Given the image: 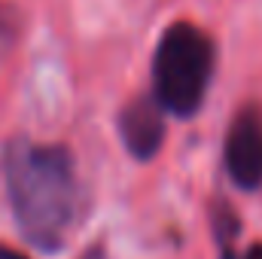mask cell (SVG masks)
Listing matches in <instances>:
<instances>
[{
	"label": "cell",
	"mask_w": 262,
	"mask_h": 259,
	"mask_svg": "<svg viewBox=\"0 0 262 259\" xmlns=\"http://www.w3.org/2000/svg\"><path fill=\"white\" fill-rule=\"evenodd\" d=\"M6 186L25 238L43 250L64 247L79 217V183L64 146L12 140L6 146Z\"/></svg>",
	"instance_id": "obj_1"
},
{
	"label": "cell",
	"mask_w": 262,
	"mask_h": 259,
	"mask_svg": "<svg viewBox=\"0 0 262 259\" xmlns=\"http://www.w3.org/2000/svg\"><path fill=\"white\" fill-rule=\"evenodd\" d=\"M213 61V40L201 28L189 21L171 25L152 55L156 101L177 116H192L207 98Z\"/></svg>",
	"instance_id": "obj_2"
},
{
	"label": "cell",
	"mask_w": 262,
	"mask_h": 259,
	"mask_svg": "<svg viewBox=\"0 0 262 259\" xmlns=\"http://www.w3.org/2000/svg\"><path fill=\"white\" fill-rule=\"evenodd\" d=\"M226 171L241 189L262 186V110L244 107L226 134Z\"/></svg>",
	"instance_id": "obj_3"
},
{
	"label": "cell",
	"mask_w": 262,
	"mask_h": 259,
	"mask_svg": "<svg viewBox=\"0 0 262 259\" xmlns=\"http://www.w3.org/2000/svg\"><path fill=\"white\" fill-rule=\"evenodd\" d=\"M162 104L156 98H134L119 113V134L122 143L134 159L146 162L162 149L165 140V119H162Z\"/></svg>",
	"instance_id": "obj_4"
},
{
	"label": "cell",
	"mask_w": 262,
	"mask_h": 259,
	"mask_svg": "<svg viewBox=\"0 0 262 259\" xmlns=\"http://www.w3.org/2000/svg\"><path fill=\"white\" fill-rule=\"evenodd\" d=\"M213 229H216V238L223 241V247L229 244V250H232V241H235V235H238V220H235V213H232L226 204H216Z\"/></svg>",
	"instance_id": "obj_5"
},
{
	"label": "cell",
	"mask_w": 262,
	"mask_h": 259,
	"mask_svg": "<svg viewBox=\"0 0 262 259\" xmlns=\"http://www.w3.org/2000/svg\"><path fill=\"white\" fill-rule=\"evenodd\" d=\"M0 259H28V256H21L18 250H9V247H3V244H0Z\"/></svg>",
	"instance_id": "obj_6"
},
{
	"label": "cell",
	"mask_w": 262,
	"mask_h": 259,
	"mask_svg": "<svg viewBox=\"0 0 262 259\" xmlns=\"http://www.w3.org/2000/svg\"><path fill=\"white\" fill-rule=\"evenodd\" d=\"M244 259H262V244H253L250 250H247V256Z\"/></svg>",
	"instance_id": "obj_7"
}]
</instances>
